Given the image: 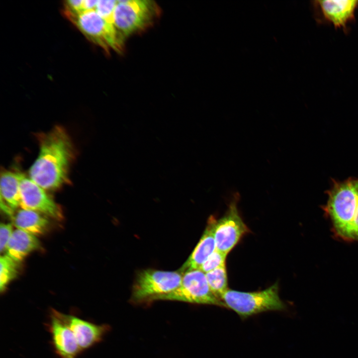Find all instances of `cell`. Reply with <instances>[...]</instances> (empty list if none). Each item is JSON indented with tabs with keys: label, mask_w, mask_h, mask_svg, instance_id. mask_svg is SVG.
<instances>
[{
	"label": "cell",
	"mask_w": 358,
	"mask_h": 358,
	"mask_svg": "<svg viewBox=\"0 0 358 358\" xmlns=\"http://www.w3.org/2000/svg\"><path fill=\"white\" fill-rule=\"evenodd\" d=\"M20 174L4 171L0 175V200L13 211L20 206Z\"/></svg>",
	"instance_id": "obj_15"
},
{
	"label": "cell",
	"mask_w": 358,
	"mask_h": 358,
	"mask_svg": "<svg viewBox=\"0 0 358 358\" xmlns=\"http://www.w3.org/2000/svg\"><path fill=\"white\" fill-rule=\"evenodd\" d=\"M38 155L29 170V177L44 189L55 190L69 180L75 149L66 130L56 126L39 136Z\"/></svg>",
	"instance_id": "obj_1"
},
{
	"label": "cell",
	"mask_w": 358,
	"mask_h": 358,
	"mask_svg": "<svg viewBox=\"0 0 358 358\" xmlns=\"http://www.w3.org/2000/svg\"><path fill=\"white\" fill-rule=\"evenodd\" d=\"M62 316L72 331L82 353L100 342L109 330L107 325L96 324L76 314L62 313Z\"/></svg>",
	"instance_id": "obj_12"
},
{
	"label": "cell",
	"mask_w": 358,
	"mask_h": 358,
	"mask_svg": "<svg viewBox=\"0 0 358 358\" xmlns=\"http://www.w3.org/2000/svg\"><path fill=\"white\" fill-rule=\"evenodd\" d=\"M20 189V207L22 209L33 210L57 220L63 218L62 209L45 189L22 173Z\"/></svg>",
	"instance_id": "obj_10"
},
{
	"label": "cell",
	"mask_w": 358,
	"mask_h": 358,
	"mask_svg": "<svg viewBox=\"0 0 358 358\" xmlns=\"http://www.w3.org/2000/svg\"><path fill=\"white\" fill-rule=\"evenodd\" d=\"M323 207L334 233L348 241L358 242V179L334 181Z\"/></svg>",
	"instance_id": "obj_2"
},
{
	"label": "cell",
	"mask_w": 358,
	"mask_h": 358,
	"mask_svg": "<svg viewBox=\"0 0 358 358\" xmlns=\"http://www.w3.org/2000/svg\"><path fill=\"white\" fill-rule=\"evenodd\" d=\"M159 300L225 307L210 289L205 273L199 269L183 273L180 285L172 292L157 297L154 301Z\"/></svg>",
	"instance_id": "obj_7"
},
{
	"label": "cell",
	"mask_w": 358,
	"mask_h": 358,
	"mask_svg": "<svg viewBox=\"0 0 358 358\" xmlns=\"http://www.w3.org/2000/svg\"><path fill=\"white\" fill-rule=\"evenodd\" d=\"M249 231L239 214L236 201H233L223 216L215 222L214 235L216 250L227 256Z\"/></svg>",
	"instance_id": "obj_8"
},
{
	"label": "cell",
	"mask_w": 358,
	"mask_h": 358,
	"mask_svg": "<svg viewBox=\"0 0 358 358\" xmlns=\"http://www.w3.org/2000/svg\"><path fill=\"white\" fill-rule=\"evenodd\" d=\"M65 16L89 40L105 51H121L124 40L115 26L107 22L95 10Z\"/></svg>",
	"instance_id": "obj_6"
},
{
	"label": "cell",
	"mask_w": 358,
	"mask_h": 358,
	"mask_svg": "<svg viewBox=\"0 0 358 358\" xmlns=\"http://www.w3.org/2000/svg\"><path fill=\"white\" fill-rule=\"evenodd\" d=\"M19 263L7 255L0 258V291H4L7 284L16 277L18 272Z\"/></svg>",
	"instance_id": "obj_18"
},
{
	"label": "cell",
	"mask_w": 358,
	"mask_h": 358,
	"mask_svg": "<svg viewBox=\"0 0 358 358\" xmlns=\"http://www.w3.org/2000/svg\"><path fill=\"white\" fill-rule=\"evenodd\" d=\"M45 327L51 336L53 350L59 358H78L82 353L62 313L51 308Z\"/></svg>",
	"instance_id": "obj_9"
},
{
	"label": "cell",
	"mask_w": 358,
	"mask_h": 358,
	"mask_svg": "<svg viewBox=\"0 0 358 358\" xmlns=\"http://www.w3.org/2000/svg\"><path fill=\"white\" fill-rule=\"evenodd\" d=\"M205 276L210 289L221 299L223 294L228 289L226 264L206 273Z\"/></svg>",
	"instance_id": "obj_17"
},
{
	"label": "cell",
	"mask_w": 358,
	"mask_h": 358,
	"mask_svg": "<svg viewBox=\"0 0 358 358\" xmlns=\"http://www.w3.org/2000/svg\"><path fill=\"white\" fill-rule=\"evenodd\" d=\"M40 247V242L35 235L17 229L13 231L8 242L6 255L20 263L28 254Z\"/></svg>",
	"instance_id": "obj_14"
},
{
	"label": "cell",
	"mask_w": 358,
	"mask_h": 358,
	"mask_svg": "<svg viewBox=\"0 0 358 358\" xmlns=\"http://www.w3.org/2000/svg\"><path fill=\"white\" fill-rule=\"evenodd\" d=\"M215 218L210 216L207 225L192 252L179 269L183 273L191 270L199 269L207 259L216 250L214 235Z\"/></svg>",
	"instance_id": "obj_13"
},
{
	"label": "cell",
	"mask_w": 358,
	"mask_h": 358,
	"mask_svg": "<svg viewBox=\"0 0 358 358\" xmlns=\"http://www.w3.org/2000/svg\"><path fill=\"white\" fill-rule=\"evenodd\" d=\"M13 223L17 229L34 235L43 234L50 226L49 221L42 214L22 208L14 216Z\"/></svg>",
	"instance_id": "obj_16"
},
{
	"label": "cell",
	"mask_w": 358,
	"mask_h": 358,
	"mask_svg": "<svg viewBox=\"0 0 358 358\" xmlns=\"http://www.w3.org/2000/svg\"><path fill=\"white\" fill-rule=\"evenodd\" d=\"M117 0H98L95 10L107 22L114 25V13Z\"/></svg>",
	"instance_id": "obj_19"
},
{
	"label": "cell",
	"mask_w": 358,
	"mask_h": 358,
	"mask_svg": "<svg viewBox=\"0 0 358 358\" xmlns=\"http://www.w3.org/2000/svg\"><path fill=\"white\" fill-rule=\"evenodd\" d=\"M226 307L242 319L269 311H282L285 305L278 294L277 282L261 291L244 292L228 289L222 296Z\"/></svg>",
	"instance_id": "obj_3"
},
{
	"label": "cell",
	"mask_w": 358,
	"mask_h": 358,
	"mask_svg": "<svg viewBox=\"0 0 358 358\" xmlns=\"http://www.w3.org/2000/svg\"><path fill=\"white\" fill-rule=\"evenodd\" d=\"M159 14V8L152 0H117L114 24L124 40L150 26Z\"/></svg>",
	"instance_id": "obj_4"
},
{
	"label": "cell",
	"mask_w": 358,
	"mask_h": 358,
	"mask_svg": "<svg viewBox=\"0 0 358 358\" xmlns=\"http://www.w3.org/2000/svg\"><path fill=\"white\" fill-rule=\"evenodd\" d=\"M98 0H84V11L95 10Z\"/></svg>",
	"instance_id": "obj_22"
},
{
	"label": "cell",
	"mask_w": 358,
	"mask_h": 358,
	"mask_svg": "<svg viewBox=\"0 0 358 358\" xmlns=\"http://www.w3.org/2000/svg\"><path fill=\"white\" fill-rule=\"evenodd\" d=\"M227 255L216 250L203 263L199 270L206 273L225 264Z\"/></svg>",
	"instance_id": "obj_20"
},
{
	"label": "cell",
	"mask_w": 358,
	"mask_h": 358,
	"mask_svg": "<svg viewBox=\"0 0 358 358\" xmlns=\"http://www.w3.org/2000/svg\"><path fill=\"white\" fill-rule=\"evenodd\" d=\"M11 223H1L0 226V251L5 252L8 242L13 233Z\"/></svg>",
	"instance_id": "obj_21"
},
{
	"label": "cell",
	"mask_w": 358,
	"mask_h": 358,
	"mask_svg": "<svg viewBox=\"0 0 358 358\" xmlns=\"http://www.w3.org/2000/svg\"><path fill=\"white\" fill-rule=\"evenodd\" d=\"M313 5L323 20L347 31L348 24L355 19L358 0H319L314 1Z\"/></svg>",
	"instance_id": "obj_11"
},
{
	"label": "cell",
	"mask_w": 358,
	"mask_h": 358,
	"mask_svg": "<svg viewBox=\"0 0 358 358\" xmlns=\"http://www.w3.org/2000/svg\"><path fill=\"white\" fill-rule=\"evenodd\" d=\"M182 274L178 271L146 269L136 275L132 288L131 300L135 303L151 301L168 294L181 284Z\"/></svg>",
	"instance_id": "obj_5"
}]
</instances>
